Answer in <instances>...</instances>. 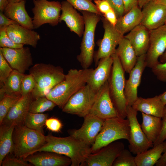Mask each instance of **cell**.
Returning a JSON list of instances; mask_svg holds the SVG:
<instances>
[{
    "mask_svg": "<svg viewBox=\"0 0 166 166\" xmlns=\"http://www.w3.org/2000/svg\"><path fill=\"white\" fill-rule=\"evenodd\" d=\"M45 144L36 152H49L66 156L71 160V166H84L86 158L91 153V146L70 136L58 137L49 133L45 136Z\"/></svg>",
    "mask_w": 166,
    "mask_h": 166,
    "instance_id": "6da1fadb",
    "label": "cell"
},
{
    "mask_svg": "<svg viewBox=\"0 0 166 166\" xmlns=\"http://www.w3.org/2000/svg\"><path fill=\"white\" fill-rule=\"evenodd\" d=\"M93 69H70L64 79L51 89L46 97L62 109L69 98L86 85Z\"/></svg>",
    "mask_w": 166,
    "mask_h": 166,
    "instance_id": "7a4b0ae2",
    "label": "cell"
},
{
    "mask_svg": "<svg viewBox=\"0 0 166 166\" xmlns=\"http://www.w3.org/2000/svg\"><path fill=\"white\" fill-rule=\"evenodd\" d=\"M36 83L31 92L33 99L46 96L50 90L65 78L63 69L50 64L38 63L29 69Z\"/></svg>",
    "mask_w": 166,
    "mask_h": 166,
    "instance_id": "3957f363",
    "label": "cell"
},
{
    "mask_svg": "<svg viewBox=\"0 0 166 166\" xmlns=\"http://www.w3.org/2000/svg\"><path fill=\"white\" fill-rule=\"evenodd\" d=\"M13 138L14 156L24 159L35 153L45 143L44 133L24 124L15 126Z\"/></svg>",
    "mask_w": 166,
    "mask_h": 166,
    "instance_id": "277c9868",
    "label": "cell"
},
{
    "mask_svg": "<svg viewBox=\"0 0 166 166\" xmlns=\"http://www.w3.org/2000/svg\"><path fill=\"white\" fill-rule=\"evenodd\" d=\"M111 56L113 62L108 80L109 93L118 117L125 119L127 106L124 93L125 72L115 51Z\"/></svg>",
    "mask_w": 166,
    "mask_h": 166,
    "instance_id": "5b68a950",
    "label": "cell"
},
{
    "mask_svg": "<svg viewBox=\"0 0 166 166\" xmlns=\"http://www.w3.org/2000/svg\"><path fill=\"white\" fill-rule=\"evenodd\" d=\"M130 128L128 119L117 117L105 120L102 128L91 147V153L121 139L129 140Z\"/></svg>",
    "mask_w": 166,
    "mask_h": 166,
    "instance_id": "8992f818",
    "label": "cell"
},
{
    "mask_svg": "<svg viewBox=\"0 0 166 166\" xmlns=\"http://www.w3.org/2000/svg\"><path fill=\"white\" fill-rule=\"evenodd\" d=\"M85 21V29L77 59L83 69L89 68L94 60L95 32L97 25L101 19V15L85 11H81Z\"/></svg>",
    "mask_w": 166,
    "mask_h": 166,
    "instance_id": "52a82bcc",
    "label": "cell"
},
{
    "mask_svg": "<svg viewBox=\"0 0 166 166\" xmlns=\"http://www.w3.org/2000/svg\"><path fill=\"white\" fill-rule=\"evenodd\" d=\"M34 7L32 9L34 15L33 23L34 29L48 24L52 26L59 22L61 3L58 1L33 0Z\"/></svg>",
    "mask_w": 166,
    "mask_h": 166,
    "instance_id": "ba28073f",
    "label": "cell"
},
{
    "mask_svg": "<svg viewBox=\"0 0 166 166\" xmlns=\"http://www.w3.org/2000/svg\"><path fill=\"white\" fill-rule=\"evenodd\" d=\"M98 92L86 84L69 98L62 109V112L84 118L89 114Z\"/></svg>",
    "mask_w": 166,
    "mask_h": 166,
    "instance_id": "9c48e42d",
    "label": "cell"
},
{
    "mask_svg": "<svg viewBox=\"0 0 166 166\" xmlns=\"http://www.w3.org/2000/svg\"><path fill=\"white\" fill-rule=\"evenodd\" d=\"M101 20L104 33L102 39L98 40L97 43L98 49L94 52L93 57L96 67L100 59L110 57L115 52L117 46L124 37L104 17Z\"/></svg>",
    "mask_w": 166,
    "mask_h": 166,
    "instance_id": "30bf717a",
    "label": "cell"
},
{
    "mask_svg": "<svg viewBox=\"0 0 166 166\" xmlns=\"http://www.w3.org/2000/svg\"><path fill=\"white\" fill-rule=\"evenodd\" d=\"M127 119L130 128L128 148L133 154L137 155L153 147V143L148 139L137 118V111L132 106L126 107Z\"/></svg>",
    "mask_w": 166,
    "mask_h": 166,
    "instance_id": "8fae6325",
    "label": "cell"
},
{
    "mask_svg": "<svg viewBox=\"0 0 166 166\" xmlns=\"http://www.w3.org/2000/svg\"><path fill=\"white\" fill-rule=\"evenodd\" d=\"M84 118L83 123L80 128L69 129L68 132L69 136L77 140L92 146L101 131L105 120L90 114Z\"/></svg>",
    "mask_w": 166,
    "mask_h": 166,
    "instance_id": "7c38bea8",
    "label": "cell"
},
{
    "mask_svg": "<svg viewBox=\"0 0 166 166\" xmlns=\"http://www.w3.org/2000/svg\"><path fill=\"white\" fill-rule=\"evenodd\" d=\"M166 50V25L150 30V44L146 53V67L152 68L158 64V59Z\"/></svg>",
    "mask_w": 166,
    "mask_h": 166,
    "instance_id": "4fadbf2b",
    "label": "cell"
},
{
    "mask_svg": "<svg viewBox=\"0 0 166 166\" xmlns=\"http://www.w3.org/2000/svg\"><path fill=\"white\" fill-rule=\"evenodd\" d=\"M124 147L122 142L113 141L90 154L86 158L84 166H112Z\"/></svg>",
    "mask_w": 166,
    "mask_h": 166,
    "instance_id": "5bb4252c",
    "label": "cell"
},
{
    "mask_svg": "<svg viewBox=\"0 0 166 166\" xmlns=\"http://www.w3.org/2000/svg\"><path fill=\"white\" fill-rule=\"evenodd\" d=\"M89 114L104 120L119 117L109 95L108 80L98 91Z\"/></svg>",
    "mask_w": 166,
    "mask_h": 166,
    "instance_id": "9a60e30c",
    "label": "cell"
},
{
    "mask_svg": "<svg viewBox=\"0 0 166 166\" xmlns=\"http://www.w3.org/2000/svg\"><path fill=\"white\" fill-rule=\"evenodd\" d=\"M0 52L13 69L24 74L33 65V60L28 47L17 49L0 48Z\"/></svg>",
    "mask_w": 166,
    "mask_h": 166,
    "instance_id": "2e32d148",
    "label": "cell"
},
{
    "mask_svg": "<svg viewBox=\"0 0 166 166\" xmlns=\"http://www.w3.org/2000/svg\"><path fill=\"white\" fill-rule=\"evenodd\" d=\"M146 55L137 57L135 65L129 73L128 79L125 81L124 93L127 105L132 106L138 97V88L140 83L143 72L146 67Z\"/></svg>",
    "mask_w": 166,
    "mask_h": 166,
    "instance_id": "e0dca14e",
    "label": "cell"
},
{
    "mask_svg": "<svg viewBox=\"0 0 166 166\" xmlns=\"http://www.w3.org/2000/svg\"><path fill=\"white\" fill-rule=\"evenodd\" d=\"M142 18L141 24L149 30L165 24L166 21V6L151 1L142 8Z\"/></svg>",
    "mask_w": 166,
    "mask_h": 166,
    "instance_id": "ac0fdd59",
    "label": "cell"
},
{
    "mask_svg": "<svg viewBox=\"0 0 166 166\" xmlns=\"http://www.w3.org/2000/svg\"><path fill=\"white\" fill-rule=\"evenodd\" d=\"M61 14L59 22H64L71 32L79 37L83 35L85 29V21L83 16L77 12L71 5L66 1L61 2Z\"/></svg>",
    "mask_w": 166,
    "mask_h": 166,
    "instance_id": "d6986e66",
    "label": "cell"
},
{
    "mask_svg": "<svg viewBox=\"0 0 166 166\" xmlns=\"http://www.w3.org/2000/svg\"><path fill=\"white\" fill-rule=\"evenodd\" d=\"M33 99L31 93L21 97L8 113L0 124H24L25 117L29 112L30 105Z\"/></svg>",
    "mask_w": 166,
    "mask_h": 166,
    "instance_id": "ffe728a7",
    "label": "cell"
},
{
    "mask_svg": "<svg viewBox=\"0 0 166 166\" xmlns=\"http://www.w3.org/2000/svg\"><path fill=\"white\" fill-rule=\"evenodd\" d=\"M113 62L111 56L102 58L93 69L86 84L94 91L98 92L109 77Z\"/></svg>",
    "mask_w": 166,
    "mask_h": 166,
    "instance_id": "44dd1931",
    "label": "cell"
},
{
    "mask_svg": "<svg viewBox=\"0 0 166 166\" xmlns=\"http://www.w3.org/2000/svg\"><path fill=\"white\" fill-rule=\"evenodd\" d=\"M38 152L24 160L35 166H68L71 164V159L66 156L52 152Z\"/></svg>",
    "mask_w": 166,
    "mask_h": 166,
    "instance_id": "7402d4cb",
    "label": "cell"
},
{
    "mask_svg": "<svg viewBox=\"0 0 166 166\" xmlns=\"http://www.w3.org/2000/svg\"><path fill=\"white\" fill-rule=\"evenodd\" d=\"M6 31L9 36L15 43L30 45L34 48L36 47L40 39V35L37 32L18 24L7 26Z\"/></svg>",
    "mask_w": 166,
    "mask_h": 166,
    "instance_id": "603a6c76",
    "label": "cell"
},
{
    "mask_svg": "<svg viewBox=\"0 0 166 166\" xmlns=\"http://www.w3.org/2000/svg\"><path fill=\"white\" fill-rule=\"evenodd\" d=\"M124 37L130 42L137 57L146 53L149 46L150 30L140 24Z\"/></svg>",
    "mask_w": 166,
    "mask_h": 166,
    "instance_id": "cb8c5ba5",
    "label": "cell"
},
{
    "mask_svg": "<svg viewBox=\"0 0 166 166\" xmlns=\"http://www.w3.org/2000/svg\"><path fill=\"white\" fill-rule=\"evenodd\" d=\"M25 3V1L8 3L3 13L6 17L17 22L20 25L33 30V18L30 16L26 11Z\"/></svg>",
    "mask_w": 166,
    "mask_h": 166,
    "instance_id": "d4e9b609",
    "label": "cell"
},
{
    "mask_svg": "<svg viewBox=\"0 0 166 166\" xmlns=\"http://www.w3.org/2000/svg\"><path fill=\"white\" fill-rule=\"evenodd\" d=\"M165 105L159 96L151 98L138 97L132 107L136 111L161 118Z\"/></svg>",
    "mask_w": 166,
    "mask_h": 166,
    "instance_id": "484cf974",
    "label": "cell"
},
{
    "mask_svg": "<svg viewBox=\"0 0 166 166\" xmlns=\"http://www.w3.org/2000/svg\"><path fill=\"white\" fill-rule=\"evenodd\" d=\"M115 52L124 71L129 73L135 65L138 57L130 42L124 36L119 42Z\"/></svg>",
    "mask_w": 166,
    "mask_h": 166,
    "instance_id": "4316f807",
    "label": "cell"
},
{
    "mask_svg": "<svg viewBox=\"0 0 166 166\" xmlns=\"http://www.w3.org/2000/svg\"><path fill=\"white\" fill-rule=\"evenodd\" d=\"M142 18L141 9L138 5L135 6L117 19L115 27L118 31L124 35L141 24Z\"/></svg>",
    "mask_w": 166,
    "mask_h": 166,
    "instance_id": "83f0119b",
    "label": "cell"
},
{
    "mask_svg": "<svg viewBox=\"0 0 166 166\" xmlns=\"http://www.w3.org/2000/svg\"><path fill=\"white\" fill-rule=\"evenodd\" d=\"M141 128L147 138L153 143L158 136L161 128V118L141 113Z\"/></svg>",
    "mask_w": 166,
    "mask_h": 166,
    "instance_id": "f1b7e54d",
    "label": "cell"
},
{
    "mask_svg": "<svg viewBox=\"0 0 166 166\" xmlns=\"http://www.w3.org/2000/svg\"><path fill=\"white\" fill-rule=\"evenodd\" d=\"M16 125L0 124V166L5 157L13 152L14 143L13 136Z\"/></svg>",
    "mask_w": 166,
    "mask_h": 166,
    "instance_id": "f546056e",
    "label": "cell"
},
{
    "mask_svg": "<svg viewBox=\"0 0 166 166\" xmlns=\"http://www.w3.org/2000/svg\"><path fill=\"white\" fill-rule=\"evenodd\" d=\"M164 142L154 146L151 149L136 155L135 159L136 166H153L156 165L163 153Z\"/></svg>",
    "mask_w": 166,
    "mask_h": 166,
    "instance_id": "4dcf8cb0",
    "label": "cell"
},
{
    "mask_svg": "<svg viewBox=\"0 0 166 166\" xmlns=\"http://www.w3.org/2000/svg\"><path fill=\"white\" fill-rule=\"evenodd\" d=\"M24 74L13 69L9 76L4 85L0 87L4 89L6 95L21 97L20 86L22 78Z\"/></svg>",
    "mask_w": 166,
    "mask_h": 166,
    "instance_id": "1f68e13d",
    "label": "cell"
},
{
    "mask_svg": "<svg viewBox=\"0 0 166 166\" xmlns=\"http://www.w3.org/2000/svg\"><path fill=\"white\" fill-rule=\"evenodd\" d=\"M48 116L47 113H34L29 112L25 117L24 124L30 128L44 133L43 127Z\"/></svg>",
    "mask_w": 166,
    "mask_h": 166,
    "instance_id": "d6a6232c",
    "label": "cell"
},
{
    "mask_svg": "<svg viewBox=\"0 0 166 166\" xmlns=\"http://www.w3.org/2000/svg\"><path fill=\"white\" fill-rule=\"evenodd\" d=\"M31 102L29 112L34 113H42L45 111H51L57 106L53 101L46 96L38 97Z\"/></svg>",
    "mask_w": 166,
    "mask_h": 166,
    "instance_id": "836d02e7",
    "label": "cell"
},
{
    "mask_svg": "<svg viewBox=\"0 0 166 166\" xmlns=\"http://www.w3.org/2000/svg\"><path fill=\"white\" fill-rule=\"evenodd\" d=\"M75 9L80 11H85L101 15L95 4L90 0H65Z\"/></svg>",
    "mask_w": 166,
    "mask_h": 166,
    "instance_id": "e575fe53",
    "label": "cell"
},
{
    "mask_svg": "<svg viewBox=\"0 0 166 166\" xmlns=\"http://www.w3.org/2000/svg\"><path fill=\"white\" fill-rule=\"evenodd\" d=\"M21 97L6 95L0 101V124L8 113Z\"/></svg>",
    "mask_w": 166,
    "mask_h": 166,
    "instance_id": "d590c367",
    "label": "cell"
},
{
    "mask_svg": "<svg viewBox=\"0 0 166 166\" xmlns=\"http://www.w3.org/2000/svg\"><path fill=\"white\" fill-rule=\"evenodd\" d=\"M112 166H136L135 157L131 152L124 149L114 161Z\"/></svg>",
    "mask_w": 166,
    "mask_h": 166,
    "instance_id": "8d00e7d4",
    "label": "cell"
},
{
    "mask_svg": "<svg viewBox=\"0 0 166 166\" xmlns=\"http://www.w3.org/2000/svg\"><path fill=\"white\" fill-rule=\"evenodd\" d=\"M36 83L33 76L30 74L23 76L20 86L21 96H24L31 93L35 88Z\"/></svg>",
    "mask_w": 166,
    "mask_h": 166,
    "instance_id": "74e56055",
    "label": "cell"
},
{
    "mask_svg": "<svg viewBox=\"0 0 166 166\" xmlns=\"http://www.w3.org/2000/svg\"><path fill=\"white\" fill-rule=\"evenodd\" d=\"M6 28L0 27V47L17 49L23 47L24 45L16 44L11 39L7 34Z\"/></svg>",
    "mask_w": 166,
    "mask_h": 166,
    "instance_id": "f35d334b",
    "label": "cell"
},
{
    "mask_svg": "<svg viewBox=\"0 0 166 166\" xmlns=\"http://www.w3.org/2000/svg\"><path fill=\"white\" fill-rule=\"evenodd\" d=\"M13 69L0 52V87L4 83Z\"/></svg>",
    "mask_w": 166,
    "mask_h": 166,
    "instance_id": "ab89813d",
    "label": "cell"
},
{
    "mask_svg": "<svg viewBox=\"0 0 166 166\" xmlns=\"http://www.w3.org/2000/svg\"><path fill=\"white\" fill-rule=\"evenodd\" d=\"M24 159L14 157H10L8 155L3 160L2 166H31L30 163Z\"/></svg>",
    "mask_w": 166,
    "mask_h": 166,
    "instance_id": "60d3db41",
    "label": "cell"
},
{
    "mask_svg": "<svg viewBox=\"0 0 166 166\" xmlns=\"http://www.w3.org/2000/svg\"><path fill=\"white\" fill-rule=\"evenodd\" d=\"M151 69L152 71L158 80L166 83V61L159 62Z\"/></svg>",
    "mask_w": 166,
    "mask_h": 166,
    "instance_id": "b9f144b4",
    "label": "cell"
},
{
    "mask_svg": "<svg viewBox=\"0 0 166 166\" xmlns=\"http://www.w3.org/2000/svg\"><path fill=\"white\" fill-rule=\"evenodd\" d=\"M45 125L48 130L57 133L61 131L63 126L61 121L58 118L53 117L47 118Z\"/></svg>",
    "mask_w": 166,
    "mask_h": 166,
    "instance_id": "7bdbcfd3",
    "label": "cell"
},
{
    "mask_svg": "<svg viewBox=\"0 0 166 166\" xmlns=\"http://www.w3.org/2000/svg\"><path fill=\"white\" fill-rule=\"evenodd\" d=\"M115 12L117 19L125 14L124 5L123 0H106Z\"/></svg>",
    "mask_w": 166,
    "mask_h": 166,
    "instance_id": "ee69618b",
    "label": "cell"
},
{
    "mask_svg": "<svg viewBox=\"0 0 166 166\" xmlns=\"http://www.w3.org/2000/svg\"><path fill=\"white\" fill-rule=\"evenodd\" d=\"M162 119V126L160 134L156 140L153 143V146L163 142L166 139V105Z\"/></svg>",
    "mask_w": 166,
    "mask_h": 166,
    "instance_id": "f6af8a7d",
    "label": "cell"
},
{
    "mask_svg": "<svg viewBox=\"0 0 166 166\" xmlns=\"http://www.w3.org/2000/svg\"><path fill=\"white\" fill-rule=\"evenodd\" d=\"M94 2L98 10L103 15L112 8L106 0H94Z\"/></svg>",
    "mask_w": 166,
    "mask_h": 166,
    "instance_id": "bcb514c9",
    "label": "cell"
},
{
    "mask_svg": "<svg viewBox=\"0 0 166 166\" xmlns=\"http://www.w3.org/2000/svg\"><path fill=\"white\" fill-rule=\"evenodd\" d=\"M103 15L110 23L115 26L117 21V18L115 12L112 8Z\"/></svg>",
    "mask_w": 166,
    "mask_h": 166,
    "instance_id": "7dc6e473",
    "label": "cell"
},
{
    "mask_svg": "<svg viewBox=\"0 0 166 166\" xmlns=\"http://www.w3.org/2000/svg\"><path fill=\"white\" fill-rule=\"evenodd\" d=\"M14 24H18L17 22L6 17L3 12L0 11V27L3 26L7 27L10 25Z\"/></svg>",
    "mask_w": 166,
    "mask_h": 166,
    "instance_id": "c3c4849f",
    "label": "cell"
},
{
    "mask_svg": "<svg viewBox=\"0 0 166 166\" xmlns=\"http://www.w3.org/2000/svg\"><path fill=\"white\" fill-rule=\"evenodd\" d=\"M139 0H123L124 5L125 14L133 6L138 5Z\"/></svg>",
    "mask_w": 166,
    "mask_h": 166,
    "instance_id": "681fc988",
    "label": "cell"
},
{
    "mask_svg": "<svg viewBox=\"0 0 166 166\" xmlns=\"http://www.w3.org/2000/svg\"><path fill=\"white\" fill-rule=\"evenodd\" d=\"M163 154L156 164V166H165L166 164V141H164Z\"/></svg>",
    "mask_w": 166,
    "mask_h": 166,
    "instance_id": "f907efd6",
    "label": "cell"
},
{
    "mask_svg": "<svg viewBox=\"0 0 166 166\" xmlns=\"http://www.w3.org/2000/svg\"><path fill=\"white\" fill-rule=\"evenodd\" d=\"M8 3V0H0V11L3 12Z\"/></svg>",
    "mask_w": 166,
    "mask_h": 166,
    "instance_id": "816d5d0a",
    "label": "cell"
},
{
    "mask_svg": "<svg viewBox=\"0 0 166 166\" xmlns=\"http://www.w3.org/2000/svg\"><path fill=\"white\" fill-rule=\"evenodd\" d=\"M156 0H139L138 6L140 8L142 9L147 3L151 1H155Z\"/></svg>",
    "mask_w": 166,
    "mask_h": 166,
    "instance_id": "f5cc1de1",
    "label": "cell"
},
{
    "mask_svg": "<svg viewBox=\"0 0 166 166\" xmlns=\"http://www.w3.org/2000/svg\"><path fill=\"white\" fill-rule=\"evenodd\" d=\"M159 96L164 104L166 105V91L163 93L159 95Z\"/></svg>",
    "mask_w": 166,
    "mask_h": 166,
    "instance_id": "db71d44e",
    "label": "cell"
},
{
    "mask_svg": "<svg viewBox=\"0 0 166 166\" xmlns=\"http://www.w3.org/2000/svg\"><path fill=\"white\" fill-rule=\"evenodd\" d=\"M160 61L161 63H164L166 61V50L161 56L160 57Z\"/></svg>",
    "mask_w": 166,
    "mask_h": 166,
    "instance_id": "11a10c76",
    "label": "cell"
},
{
    "mask_svg": "<svg viewBox=\"0 0 166 166\" xmlns=\"http://www.w3.org/2000/svg\"><path fill=\"white\" fill-rule=\"evenodd\" d=\"M155 2L156 3L160 4L166 6V0H156Z\"/></svg>",
    "mask_w": 166,
    "mask_h": 166,
    "instance_id": "9f6ffc18",
    "label": "cell"
},
{
    "mask_svg": "<svg viewBox=\"0 0 166 166\" xmlns=\"http://www.w3.org/2000/svg\"><path fill=\"white\" fill-rule=\"evenodd\" d=\"M26 0H8L9 3H14L22 1H25Z\"/></svg>",
    "mask_w": 166,
    "mask_h": 166,
    "instance_id": "6f0895ef",
    "label": "cell"
},
{
    "mask_svg": "<svg viewBox=\"0 0 166 166\" xmlns=\"http://www.w3.org/2000/svg\"><path fill=\"white\" fill-rule=\"evenodd\" d=\"M165 25H166V22H165Z\"/></svg>",
    "mask_w": 166,
    "mask_h": 166,
    "instance_id": "680465c9",
    "label": "cell"
},
{
    "mask_svg": "<svg viewBox=\"0 0 166 166\" xmlns=\"http://www.w3.org/2000/svg\"><path fill=\"white\" fill-rule=\"evenodd\" d=\"M90 0V1H92V0Z\"/></svg>",
    "mask_w": 166,
    "mask_h": 166,
    "instance_id": "91938a15",
    "label": "cell"
},
{
    "mask_svg": "<svg viewBox=\"0 0 166 166\" xmlns=\"http://www.w3.org/2000/svg\"><path fill=\"white\" fill-rule=\"evenodd\" d=\"M165 166H166V164L165 165Z\"/></svg>",
    "mask_w": 166,
    "mask_h": 166,
    "instance_id": "94428289",
    "label": "cell"
}]
</instances>
